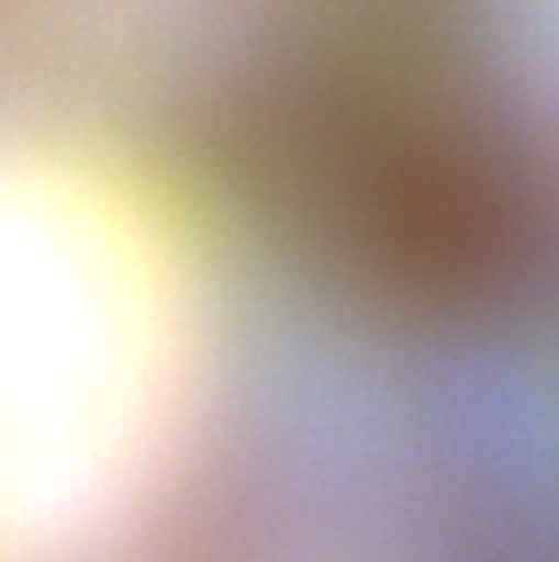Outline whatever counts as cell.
Segmentation results:
<instances>
[{"label":"cell","instance_id":"6da1fadb","mask_svg":"<svg viewBox=\"0 0 559 562\" xmlns=\"http://www.w3.org/2000/svg\"><path fill=\"white\" fill-rule=\"evenodd\" d=\"M168 233L91 167L0 157V562L105 533L168 469L197 385Z\"/></svg>","mask_w":559,"mask_h":562}]
</instances>
